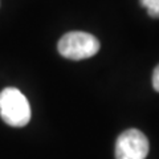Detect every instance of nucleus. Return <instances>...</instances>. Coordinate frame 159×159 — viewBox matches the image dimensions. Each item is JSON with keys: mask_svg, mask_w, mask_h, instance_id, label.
Returning <instances> with one entry per match:
<instances>
[{"mask_svg": "<svg viewBox=\"0 0 159 159\" xmlns=\"http://www.w3.org/2000/svg\"><path fill=\"white\" fill-rule=\"evenodd\" d=\"M152 86L157 92H159V65H157V68L154 69L152 73Z\"/></svg>", "mask_w": 159, "mask_h": 159, "instance_id": "obj_5", "label": "nucleus"}, {"mask_svg": "<svg viewBox=\"0 0 159 159\" xmlns=\"http://www.w3.org/2000/svg\"><path fill=\"white\" fill-rule=\"evenodd\" d=\"M0 117L13 127H23L31 121V106L19 89L6 88L0 92Z\"/></svg>", "mask_w": 159, "mask_h": 159, "instance_id": "obj_1", "label": "nucleus"}, {"mask_svg": "<svg viewBox=\"0 0 159 159\" xmlns=\"http://www.w3.org/2000/svg\"><path fill=\"white\" fill-rule=\"evenodd\" d=\"M150 150L147 137L138 129H129L117 138L116 159H145Z\"/></svg>", "mask_w": 159, "mask_h": 159, "instance_id": "obj_3", "label": "nucleus"}, {"mask_svg": "<svg viewBox=\"0 0 159 159\" xmlns=\"http://www.w3.org/2000/svg\"><path fill=\"white\" fill-rule=\"evenodd\" d=\"M99 41L96 36L81 31L68 32L60 39L57 49L60 54L69 60H85L93 57L99 51Z\"/></svg>", "mask_w": 159, "mask_h": 159, "instance_id": "obj_2", "label": "nucleus"}, {"mask_svg": "<svg viewBox=\"0 0 159 159\" xmlns=\"http://www.w3.org/2000/svg\"><path fill=\"white\" fill-rule=\"evenodd\" d=\"M139 3L147 9L150 17L159 19V0H139Z\"/></svg>", "mask_w": 159, "mask_h": 159, "instance_id": "obj_4", "label": "nucleus"}]
</instances>
